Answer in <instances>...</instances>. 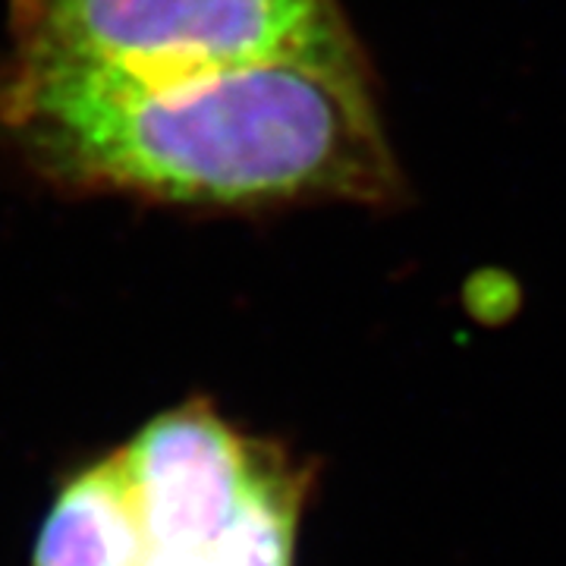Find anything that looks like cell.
I'll return each instance as SVG.
<instances>
[{"instance_id": "1", "label": "cell", "mask_w": 566, "mask_h": 566, "mask_svg": "<svg viewBox=\"0 0 566 566\" xmlns=\"http://www.w3.org/2000/svg\"><path fill=\"white\" fill-rule=\"evenodd\" d=\"M0 129L39 177L174 208H394L375 73L274 61L161 80L0 66Z\"/></svg>"}, {"instance_id": "2", "label": "cell", "mask_w": 566, "mask_h": 566, "mask_svg": "<svg viewBox=\"0 0 566 566\" xmlns=\"http://www.w3.org/2000/svg\"><path fill=\"white\" fill-rule=\"evenodd\" d=\"M7 61L161 80L245 63L375 73L337 0H10Z\"/></svg>"}, {"instance_id": "4", "label": "cell", "mask_w": 566, "mask_h": 566, "mask_svg": "<svg viewBox=\"0 0 566 566\" xmlns=\"http://www.w3.org/2000/svg\"><path fill=\"white\" fill-rule=\"evenodd\" d=\"M151 542L123 460H95L70 475L41 523L32 566H142Z\"/></svg>"}, {"instance_id": "3", "label": "cell", "mask_w": 566, "mask_h": 566, "mask_svg": "<svg viewBox=\"0 0 566 566\" xmlns=\"http://www.w3.org/2000/svg\"><path fill=\"white\" fill-rule=\"evenodd\" d=\"M205 400L174 406L123 450L151 551L211 545L249 494L271 453Z\"/></svg>"}, {"instance_id": "5", "label": "cell", "mask_w": 566, "mask_h": 566, "mask_svg": "<svg viewBox=\"0 0 566 566\" xmlns=\"http://www.w3.org/2000/svg\"><path fill=\"white\" fill-rule=\"evenodd\" d=\"M142 566H208L202 557V547L196 551H151Z\"/></svg>"}]
</instances>
